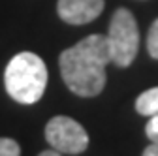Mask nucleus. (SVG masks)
Wrapping results in <instances>:
<instances>
[{
	"mask_svg": "<svg viewBox=\"0 0 158 156\" xmlns=\"http://www.w3.org/2000/svg\"><path fill=\"white\" fill-rule=\"evenodd\" d=\"M0 156H21L19 143L10 138H0Z\"/></svg>",
	"mask_w": 158,
	"mask_h": 156,
	"instance_id": "nucleus-8",
	"label": "nucleus"
},
{
	"mask_svg": "<svg viewBox=\"0 0 158 156\" xmlns=\"http://www.w3.org/2000/svg\"><path fill=\"white\" fill-rule=\"evenodd\" d=\"M106 38L109 43L111 62L118 68H128L139 49V28L130 10L118 8L113 13Z\"/></svg>",
	"mask_w": 158,
	"mask_h": 156,
	"instance_id": "nucleus-3",
	"label": "nucleus"
},
{
	"mask_svg": "<svg viewBox=\"0 0 158 156\" xmlns=\"http://www.w3.org/2000/svg\"><path fill=\"white\" fill-rule=\"evenodd\" d=\"M4 85L11 98L19 104H36L47 87V66L34 53H19L6 66Z\"/></svg>",
	"mask_w": 158,
	"mask_h": 156,
	"instance_id": "nucleus-2",
	"label": "nucleus"
},
{
	"mask_svg": "<svg viewBox=\"0 0 158 156\" xmlns=\"http://www.w3.org/2000/svg\"><path fill=\"white\" fill-rule=\"evenodd\" d=\"M56 11L68 25H87L104 11V0H58Z\"/></svg>",
	"mask_w": 158,
	"mask_h": 156,
	"instance_id": "nucleus-5",
	"label": "nucleus"
},
{
	"mask_svg": "<svg viewBox=\"0 0 158 156\" xmlns=\"http://www.w3.org/2000/svg\"><path fill=\"white\" fill-rule=\"evenodd\" d=\"M111 62L109 43L104 34H90L62 51L58 64L66 87L83 98L98 96L106 87V66Z\"/></svg>",
	"mask_w": 158,
	"mask_h": 156,
	"instance_id": "nucleus-1",
	"label": "nucleus"
},
{
	"mask_svg": "<svg viewBox=\"0 0 158 156\" xmlns=\"http://www.w3.org/2000/svg\"><path fill=\"white\" fill-rule=\"evenodd\" d=\"M135 111L143 117L158 115V87H152L141 92L135 100Z\"/></svg>",
	"mask_w": 158,
	"mask_h": 156,
	"instance_id": "nucleus-6",
	"label": "nucleus"
},
{
	"mask_svg": "<svg viewBox=\"0 0 158 156\" xmlns=\"http://www.w3.org/2000/svg\"><path fill=\"white\" fill-rule=\"evenodd\" d=\"M145 133L151 139V143H158V115L149 117V122L145 126Z\"/></svg>",
	"mask_w": 158,
	"mask_h": 156,
	"instance_id": "nucleus-9",
	"label": "nucleus"
},
{
	"mask_svg": "<svg viewBox=\"0 0 158 156\" xmlns=\"http://www.w3.org/2000/svg\"><path fill=\"white\" fill-rule=\"evenodd\" d=\"M38 156H62V154H60V152H56V150L53 149V150H44V152H40Z\"/></svg>",
	"mask_w": 158,
	"mask_h": 156,
	"instance_id": "nucleus-11",
	"label": "nucleus"
},
{
	"mask_svg": "<svg viewBox=\"0 0 158 156\" xmlns=\"http://www.w3.org/2000/svg\"><path fill=\"white\" fill-rule=\"evenodd\" d=\"M143 156H158V143H151L143 150Z\"/></svg>",
	"mask_w": 158,
	"mask_h": 156,
	"instance_id": "nucleus-10",
	"label": "nucleus"
},
{
	"mask_svg": "<svg viewBox=\"0 0 158 156\" xmlns=\"http://www.w3.org/2000/svg\"><path fill=\"white\" fill-rule=\"evenodd\" d=\"M147 51H149V55L154 58V60H158V19L149 28V34H147Z\"/></svg>",
	"mask_w": 158,
	"mask_h": 156,
	"instance_id": "nucleus-7",
	"label": "nucleus"
},
{
	"mask_svg": "<svg viewBox=\"0 0 158 156\" xmlns=\"http://www.w3.org/2000/svg\"><path fill=\"white\" fill-rule=\"evenodd\" d=\"M47 143L60 154H81L89 147V133L70 117H53L45 126Z\"/></svg>",
	"mask_w": 158,
	"mask_h": 156,
	"instance_id": "nucleus-4",
	"label": "nucleus"
}]
</instances>
